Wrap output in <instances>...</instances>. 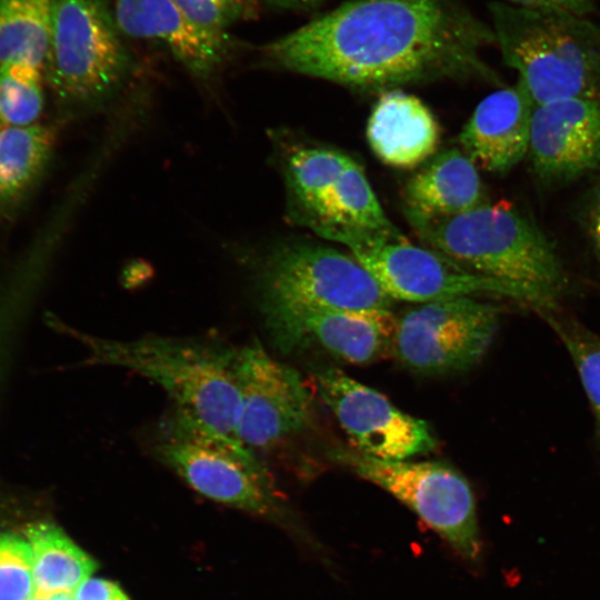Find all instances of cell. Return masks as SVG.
Listing matches in <instances>:
<instances>
[{"mask_svg":"<svg viewBox=\"0 0 600 600\" xmlns=\"http://www.w3.org/2000/svg\"><path fill=\"white\" fill-rule=\"evenodd\" d=\"M491 26L458 0H350L261 47L281 70L369 91L441 79L499 82Z\"/></svg>","mask_w":600,"mask_h":600,"instance_id":"6da1fadb","label":"cell"},{"mask_svg":"<svg viewBox=\"0 0 600 600\" xmlns=\"http://www.w3.org/2000/svg\"><path fill=\"white\" fill-rule=\"evenodd\" d=\"M48 324L78 341L86 350L84 366L133 371L162 387L173 409L197 423L236 439L238 390L236 349L197 339L144 336L117 340L76 329L57 316Z\"/></svg>","mask_w":600,"mask_h":600,"instance_id":"7a4b0ae2","label":"cell"},{"mask_svg":"<svg viewBox=\"0 0 600 600\" xmlns=\"http://www.w3.org/2000/svg\"><path fill=\"white\" fill-rule=\"evenodd\" d=\"M428 248L463 268L530 288L552 303L567 278L542 230L511 206L487 202L444 218L406 216Z\"/></svg>","mask_w":600,"mask_h":600,"instance_id":"3957f363","label":"cell"},{"mask_svg":"<svg viewBox=\"0 0 600 600\" xmlns=\"http://www.w3.org/2000/svg\"><path fill=\"white\" fill-rule=\"evenodd\" d=\"M489 11L502 59L536 106L573 98L600 101V24L498 1Z\"/></svg>","mask_w":600,"mask_h":600,"instance_id":"277c9868","label":"cell"},{"mask_svg":"<svg viewBox=\"0 0 600 600\" xmlns=\"http://www.w3.org/2000/svg\"><path fill=\"white\" fill-rule=\"evenodd\" d=\"M148 448L190 488L214 502L263 518L283 513L282 496L261 458L237 439L176 409L157 423Z\"/></svg>","mask_w":600,"mask_h":600,"instance_id":"5b68a950","label":"cell"},{"mask_svg":"<svg viewBox=\"0 0 600 600\" xmlns=\"http://www.w3.org/2000/svg\"><path fill=\"white\" fill-rule=\"evenodd\" d=\"M102 0H54L43 74L68 114L102 108L126 84L132 60Z\"/></svg>","mask_w":600,"mask_h":600,"instance_id":"8992f818","label":"cell"},{"mask_svg":"<svg viewBox=\"0 0 600 600\" xmlns=\"http://www.w3.org/2000/svg\"><path fill=\"white\" fill-rule=\"evenodd\" d=\"M312 230L346 246L392 300L426 303L491 294L543 310L554 307L530 288L476 273L430 248L418 247L399 230L376 232L329 226Z\"/></svg>","mask_w":600,"mask_h":600,"instance_id":"52a82bcc","label":"cell"},{"mask_svg":"<svg viewBox=\"0 0 600 600\" xmlns=\"http://www.w3.org/2000/svg\"><path fill=\"white\" fill-rule=\"evenodd\" d=\"M261 313L288 309H389L392 299L350 253L312 242L281 244L257 269Z\"/></svg>","mask_w":600,"mask_h":600,"instance_id":"ba28073f","label":"cell"},{"mask_svg":"<svg viewBox=\"0 0 600 600\" xmlns=\"http://www.w3.org/2000/svg\"><path fill=\"white\" fill-rule=\"evenodd\" d=\"M331 458L409 507L466 560L479 558L473 491L456 469L439 461L380 460L354 449H336Z\"/></svg>","mask_w":600,"mask_h":600,"instance_id":"9c48e42d","label":"cell"},{"mask_svg":"<svg viewBox=\"0 0 600 600\" xmlns=\"http://www.w3.org/2000/svg\"><path fill=\"white\" fill-rule=\"evenodd\" d=\"M234 377L239 397L234 436L259 458L279 450L311 423L312 394L300 373L274 359L258 340L236 349Z\"/></svg>","mask_w":600,"mask_h":600,"instance_id":"30bf717a","label":"cell"},{"mask_svg":"<svg viewBox=\"0 0 600 600\" xmlns=\"http://www.w3.org/2000/svg\"><path fill=\"white\" fill-rule=\"evenodd\" d=\"M501 310L476 297L422 303L397 320L396 358L420 374H444L474 366L499 328Z\"/></svg>","mask_w":600,"mask_h":600,"instance_id":"8fae6325","label":"cell"},{"mask_svg":"<svg viewBox=\"0 0 600 600\" xmlns=\"http://www.w3.org/2000/svg\"><path fill=\"white\" fill-rule=\"evenodd\" d=\"M321 399L333 412L356 451L387 461H402L437 447L430 426L389 401L379 391L338 368L314 374Z\"/></svg>","mask_w":600,"mask_h":600,"instance_id":"7c38bea8","label":"cell"},{"mask_svg":"<svg viewBox=\"0 0 600 600\" xmlns=\"http://www.w3.org/2000/svg\"><path fill=\"white\" fill-rule=\"evenodd\" d=\"M262 317L281 351L316 346L356 364L370 363L392 351L398 320L389 309H288Z\"/></svg>","mask_w":600,"mask_h":600,"instance_id":"4fadbf2b","label":"cell"},{"mask_svg":"<svg viewBox=\"0 0 600 600\" xmlns=\"http://www.w3.org/2000/svg\"><path fill=\"white\" fill-rule=\"evenodd\" d=\"M528 158L550 186L572 182L600 167V101L562 99L537 104Z\"/></svg>","mask_w":600,"mask_h":600,"instance_id":"5bb4252c","label":"cell"},{"mask_svg":"<svg viewBox=\"0 0 600 600\" xmlns=\"http://www.w3.org/2000/svg\"><path fill=\"white\" fill-rule=\"evenodd\" d=\"M113 16L121 32L163 43L202 83L218 76L243 46L227 31L199 27L173 0H114Z\"/></svg>","mask_w":600,"mask_h":600,"instance_id":"9a60e30c","label":"cell"},{"mask_svg":"<svg viewBox=\"0 0 600 600\" xmlns=\"http://www.w3.org/2000/svg\"><path fill=\"white\" fill-rule=\"evenodd\" d=\"M536 103L518 80L493 91L476 107L458 141L482 169L503 174L528 157Z\"/></svg>","mask_w":600,"mask_h":600,"instance_id":"2e32d148","label":"cell"},{"mask_svg":"<svg viewBox=\"0 0 600 600\" xmlns=\"http://www.w3.org/2000/svg\"><path fill=\"white\" fill-rule=\"evenodd\" d=\"M61 229L48 221L0 270V402L22 334L48 280Z\"/></svg>","mask_w":600,"mask_h":600,"instance_id":"e0dca14e","label":"cell"},{"mask_svg":"<svg viewBox=\"0 0 600 600\" xmlns=\"http://www.w3.org/2000/svg\"><path fill=\"white\" fill-rule=\"evenodd\" d=\"M367 138L383 163L411 169L434 156L440 128L419 98L392 89L379 97L368 121Z\"/></svg>","mask_w":600,"mask_h":600,"instance_id":"ac0fdd59","label":"cell"},{"mask_svg":"<svg viewBox=\"0 0 600 600\" xmlns=\"http://www.w3.org/2000/svg\"><path fill=\"white\" fill-rule=\"evenodd\" d=\"M487 202L477 164L457 148L434 154L404 188L406 216L453 217Z\"/></svg>","mask_w":600,"mask_h":600,"instance_id":"d6986e66","label":"cell"},{"mask_svg":"<svg viewBox=\"0 0 600 600\" xmlns=\"http://www.w3.org/2000/svg\"><path fill=\"white\" fill-rule=\"evenodd\" d=\"M54 140L53 128L40 122L0 129V219L12 216L34 190Z\"/></svg>","mask_w":600,"mask_h":600,"instance_id":"ffe728a7","label":"cell"},{"mask_svg":"<svg viewBox=\"0 0 600 600\" xmlns=\"http://www.w3.org/2000/svg\"><path fill=\"white\" fill-rule=\"evenodd\" d=\"M352 158L324 147L288 146L279 151V163L288 194V217L306 226L314 217L326 192Z\"/></svg>","mask_w":600,"mask_h":600,"instance_id":"44dd1931","label":"cell"},{"mask_svg":"<svg viewBox=\"0 0 600 600\" xmlns=\"http://www.w3.org/2000/svg\"><path fill=\"white\" fill-rule=\"evenodd\" d=\"M26 537L33 557L36 599L46 600L61 592L72 593L98 569L97 561L53 522L27 524Z\"/></svg>","mask_w":600,"mask_h":600,"instance_id":"7402d4cb","label":"cell"},{"mask_svg":"<svg viewBox=\"0 0 600 600\" xmlns=\"http://www.w3.org/2000/svg\"><path fill=\"white\" fill-rule=\"evenodd\" d=\"M342 227L364 231L398 230L382 210L362 167L353 159L323 196L306 227Z\"/></svg>","mask_w":600,"mask_h":600,"instance_id":"603a6c76","label":"cell"},{"mask_svg":"<svg viewBox=\"0 0 600 600\" xmlns=\"http://www.w3.org/2000/svg\"><path fill=\"white\" fill-rule=\"evenodd\" d=\"M54 0H0V64L21 62L44 70Z\"/></svg>","mask_w":600,"mask_h":600,"instance_id":"cb8c5ba5","label":"cell"},{"mask_svg":"<svg viewBox=\"0 0 600 600\" xmlns=\"http://www.w3.org/2000/svg\"><path fill=\"white\" fill-rule=\"evenodd\" d=\"M44 74L21 62L0 64V123L27 127L38 123L44 108Z\"/></svg>","mask_w":600,"mask_h":600,"instance_id":"d4e9b609","label":"cell"},{"mask_svg":"<svg viewBox=\"0 0 600 600\" xmlns=\"http://www.w3.org/2000/svg\"><path fill=\"white\" fill-rule=\"evenodd\" d=\"M567 348L600 431V338L572 321L547 317Z\"/></svg>","mask_w":600,"mask_h":600,"instance_id":"484cf974","label":"cell"},{"mask_svg":"<svg viewBox=\"0 0 600 600\" xmlns=\"http://www.w3.org/2000/svg\"><path fill=\"white\" fill-rule=\"evenodd\" d=\"M34 591L29 542L14 533L0 532V600H30Z\"/></svg>","mask_w":600,"mask_h":600,"instance_id":"4316f807","label":"cell"},{"mask_svg":"<svg viewBox=\"0 0 600 600\" xmlns=\"http://www.w3.org/2000/svg\"><path fill=\"white\" fill-rule=\"evenodd\" d=\"M196 24L209 30L227 31L242 21L256 20L261 0H173Z\"/></svg>","mask_w":600,"mask_h":600,"instance_id":"83f0119b","label":"cell"},{"mask_svg":"<svg viewBox=\"0 0 600 600\" xmlns=\"http://www.w3.org/2000/svg\"><path fill=\"white\" fill-rule=\"evenodd\" d=\"M514 7L539 11H564L587 17L596 9V0H508Z\"/></svg>","mask_w":600,"mask_h":600,"instance_id":"f1b7e54d","label":"cell"},{"mask_svg":"<svg viewBox=\"0 0 600 600\" xmlns=\"http://www.w3.org/2000/svg\"><path fill=\"white\" fill-rule=\"evenodd\" d=\"M74 600H130L114 582L103 578H89L73 592Z\"/></svg>","mask_w":600,"mask_h":600,"instance_id":"f546056e","label":"cell"},{"mask_svg":"<svg viewBox=\"0 0 600 600\" xmlns=\"http://www.w3.org/2000/svg\"><path fill=\"white\" fill-rule=\"evenodd\" d=\"M587 229L593 251L600 261V188L594 193L589 207Z\"/></svg>","mask_w":600,"mask_h":600,"instance_id":"4dcf8cb0","label":"cell"},{"mask_svg":"<svg viewBox=\"0 0 600 600\" xmlns=\"http://www.w3.org/2000/svg\"><path fill=\"white\" fill-rule=\"evenodd\" d=\"M269 7L291 10V11H304L318 8L326 0H261Z\"/></svg>","mask_w":600,"mask_h":600,"instance_id":"1f68e13d","label":"cell"},{"mask_svg":"<svg viewBox=\"0 0 600 600\" xmlns=\"http://www.w3.org/2000/svg\"><path fill=\"white\" fill-rule=\"evenodd\" d=\"M46 600H74V599H73L72 593L61 592V593L52 594Z\"/></svg>","mask_w":600,"mask_h":600,"instance_id":"d6a6232c","label":"cell"},{"mask_svg":"<svg viewBox=\"0 0 600 600\" xmlns=\"http://www.w3.org/2000/svg\"><path fill=\"white\" fill-rule=\"evenodd\" d=\"M30 600H39V599L32 598V599H30Z\"/></svg>","mask_w":600,"mask_h":600,"instance_id":"836d02e7","label":"cell"}]
</instances>
